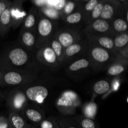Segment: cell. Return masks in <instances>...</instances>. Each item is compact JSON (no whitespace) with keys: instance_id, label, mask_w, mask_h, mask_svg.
I'll return each mask as SVG.
<instances>
[{"instance_id":"cell-1","label":"cell","mask_w":128,"mask_h":128,"mask_svg":"<svg viewBox=\"0 0 128 128\" xmlns=\"http://www.w3.org/2000/svg\"><path fill=\"white\" fill-rule=\"evenodd\" d=\"M3 69L37 72L38 68L32 60L31 52L20 44H14L0 55V70Z\"/></svg>"},{"instance_id":"cell-2","label":"cell","mask_w":128,"mask_h":128,"mask_svg":"<svg viewBox=\"0 0 128 128\" xmlns=\"http://www.w3.org/2000/svg\"><path fill=\"white\" fill-rule=\"evenodd\" d=\"M86 56L92 69L97 71L106 70L109 66L116 61H128L120 54L113 53L90 42Z\"/></svg>"},{"instance_id":"cell-3","label":"cell","mask_w":128,"mask_h":128,"mask_svg":"<svg viewBox=\"0 0 128 128\" xmlns=\"http://www.w3.org/2000/svg\"><path fill=\"white\" fill-rule=\"evenodd\" d=\"M38 78L37 72L22 70H0V85L6 87H24Z\"/></svg>"},{"instance_id":"cell-4","label":"cell","mask_w":128,"mask_h":128,"mask_svg":"<svg viewBox=\"0 0 128 128\" xmlns=\"http://www.w3.org/2000/svg\"><path fill=\"white\" fill-rule=\"evenodd\" d=\"M56 30V21L39 14V20L36 29V50H37L44 45L49 43Z\"/></svg>"},{"instance_id":"cell-5","label":"cell","mask_w":128,"mask_h":128,"mask_svg":"<svg viewBox=\"0 0 128 128\" xmlns=\"http://www.w3.org/2000/svg\"><path fill=\"white\" fill-rule=\"evenodd\" d=\"M80 104V100L74 92L64 91L58 99L56 106L63 116H71L74 114Z\"/></svg>"},{"instance_id":"cell-6","label":"cell","mask_w":128,"mask_h":128,"mask_svg":"<svg viewBox=\"0 0 128 128\" xmlns=\"http://www.w3.org/2000/svg\"><path fill=\"white\" fill-rule=\"evenodd\" d=\"M89 42L86 39L66 48L64 50V57L62 66H66L78 59L86 57Z\"/></svg>"},{"instance_id":"cell-7","label":"cell","mask_w":128,"mask_h":128,"mask_svg":"<svg viewBox=\"0 0 128 128\" xmlns=\"http://www.w3.org/2000/svg\"><path fill=\"white\" fill-rule=\"evenodd\" d=\"M53 36L64 49L83 40L78 30L68 27L57 29Z\"/></svg>"},{"instance_id":"cell-8","label":"cell","mask_w":128,"mask_h":128,"mask_svg":"<svg viewBox=\"0 0 128 128\" xmlns=\"http://www.w3.org/2000/svg\"><path fill=\"white\" fill-rule=\"evenodd\" d=\"M35 58L38 62L50 68L58 70L61 67L56 54L49 43L36 50Z\"/></svg>"},{"instance_id":"cell-9","label":"cell","mask_w":128,"mask_h":128,"mask_svg":"<svg viewBox=\"0 0 128 128\" xmlns=\"http://www.w3.org/2000/svg\"><path fill=\"white\" fill-rule=\"evenodd\" d=\"M28 101L37 105L42 104L49 96V89L44 85L35 84L26 86L22 88Z\"/></svg>"},{"instance_id":"cell-10","label":"cell","mask_w":128,"mask_h":128,"mask_svg":"<svg viewBox=\"0 0 128 128\" xmlns=\"http://www.w3.org/2000/svg\"><path fill=\"white\" fill-rule=\"evenodd\" d=\"M28 102L23 90L21 88L11 91L8 95L6 99V104L10 111L19 113H20L28 104Z\"/></svg>"},{"instance_id":"cell-11","label":"cell","mask_w":128,"mask_h":128,"mask_svg":"<svg viewBox=\"0 0 128 128\" xmlns=\"http://www.w3.org/2000/svg\"><path fill=\"white\" fill-rule=\"evenodd\" d=\"M26 121H29L30 124L38 126L45 118L44 111L38 105L28 104L20 112Z\"/></svg>"},{"instance_id":"cell-12","label":"cell","mask_w":128,"mask_h":128,"mask_svg":"<svg viewBox=\"0 0 128 128\" xmlns=\"http://www.w3.org/2000/svg\"><path fill=\"white\" fill-rule=\"evenodd\" d=\"M84 33L85 35H104L113 38L110 22L100 18L86 25L84 30Z\"/></svg>"},{"instance_id":"cell-13","label":"cell","mask_w":128,"mask_h":128,"mask_svg":"<svg viewBox=\"0 0 128 128\" xmlns=\"http://www.w3.org/2000/svg\"><path fill=\"white\" fill-rule=\"evenodd\" d=\"M23 2L24 1H22V0L14 1H12L11 6H10L11 19V28L14 30L22 24L24 20L27 15L22 6Z\"/></svg>"},{"instance_id":"cell-14","label":"cell","mask_w":128,"mask_h":128,"mask_svg":"<svg viewBox=\"0 0 128 128\" xmlns=\"http://www.w3.org/2000/svg\"><path fill=\"white\" fill-rule=\"evenodd\" d=\"M86 40L90 43L96 45L108 50L111 52L119 54L116 52L114 45L113 38L111 36H104V35H85Z\"/></svg>"},{"instance_id":"cell-15","label":"cell","mask_w":128,"mask_h":128,"mask_svg":"<svg viewBox=\"0 0 128 128\" xmlns=\"http://www.w3.org/2000/svg\"><path fill=\"white\" fill-rule=\"evenodd\" d=\"M19 44L32 52L36 51V30H21L19 35Z\"/></svg>"},{"instance_id":"cell-16","label":"cell","mask_w":128,"mask_h":128,"mask_svg":"<svg viewBox=\"0 0 128 128\" xmlns=\"http://www.w3.org/2000/svg\"><path fill=\"white\" fill-rule=\"evenodd\" d=\"M66 66V72L70 74L83 73L90 68H92L87 56L72 61Z\"/></svg>"},{"instance_id":"cell-17","label":"cell","mask_w":128,"mask_h":128,"mask_svg":"<svg viewBox=\"0 0 128 128\" xmlns=\"http://www.w3.org/2000/svg\"><path fill=\"white\" fill-rule=\"evenodd\" d=\"M39 20V9L32 6L24 20L21 26V30H36Z\"/></svg>"},{"instance_id":"cell-18","label":"cell","mask_w":128,"mask_h":128,"mask_svg":"<svg viewBox=\"0 0 128 128\" xmlns=\"http://www.w3.org/2000/svg\"><path fill=\"white\" fill-rule=\"evenodd\" d=\"M11 28V19L10 7L6 9L0 16V36L6 37Z\"/></svg>"},{"instance_id":"cell-19","label":"cell","mask_w":128,"mask_h":128,"mask_svg":"<svg viewBox=\"0 0 128 128\" xmlns=\"http://www.w3.org/2000/svg\"><path fill=\"white\" fill-rule=\"evenodd\" d=\"M7 120L8 128H25L28 124L23 116L19 112L10 111Z\"/></svg>"},{"instance_id":"cell-20","label":"cell","mask_w":128,"mask_h":128,"mask_svg":"<svg viewBox=\"0 0 128 128\" xmlns=\"http://www.w3.org/2000/svg\"><path fill=\"white\" fill-rule=\"evenodd\" d=\"M111 30L113 37L119 34L128 32V21L121 16L115 18L110 22Z\"/></svg>"},{"instance_id":"cell-21","label":"cell","mask_w":128,"mask_h":128,"mask_svg":"<svg viewBox=\"0 0 128 128\" xmlns=\"http://www.w3.org/2000/svg\"><path fill=\"white\" fill-rule=\"evenodd\" d=\"M128 61H119L113 62L106 70L107 75L110 76H118L122 74L127 69Z\"/></svg>"},{"instance_id":"cell-22","label":"cell","mask_w":128,"mask_h":128,"mask_svg":"<svg viewBox=\"0 0 128 128\" xmlns=\"http://www.w3.org/2000/svg\"><path fill=\"white\" fill-rule=\"evenodd\" d=\"M114 45L118 53L128 47V32L116 35L113 38Z\"/></svg>"},{"instance_id":"cell-23","label":"cell","mask_w":128,"mask_h":128,"mask_svg":"<svg viewBox=\"0 0 128 128\" xmlns=\"http://www.w3.org/2000/svg\"><path fill=\"white\" fill-rule=\"evenodd\" d=\"M49 44L50 45L52 50H53L54 52L56 54L59 62L62 66V62H63L64 57V50L62 45L60 44V42L55 38L54 36H52V38L50 40L49 42Z\"/></svg>"},{"instance_id":"cell-24","label":"cell","mask_w":128,"mask_h":128,"mask_svg":"<svg viewBox=\"0 0 128 128\" xmlns=\"http://www.w3.org/2000/svg\"><path fill=\"white\" fill-rule=\"evenodd\" d=\"M39 14L54 21L62 20V16L60 11L50 7H43L39 9Z\"/></svg>"},{"instance_id":"cell-25","label":"cell","mask_w":128,"mask_h":128,"mask_svg":"<svg viewBox=\"0 0 128 128\" xmlns=\"http://www.w3.org/2000/svg\"><path fill=\"white\" fill-rule=\"evenodd\" d=\"M62 21L70 25L79 24L82 22L84 23V16L80 8L70 14L64 18Z\"/></svg>"},{"instance_id":"cell-26","label":"cell","mask_w":128,"mask_h":128,"mask_svg":"<svg viewBox=\"0 0 128 128\" xmlns=\"http://www.w3.org/2000/svg\"><path fill=\"white\" fill-rule=\"evenodd\" d=\"M104 3V0H99L98 3L96 4L94 8L91 11L88 17L87 18V19L84 22L86 26L100 18V16H101V13H102V8H103Z\"/></svg>"},{"instance_id":"cell-27","label":"cell","mask_w":128,"mask_h":128,"mask_svg":"<svg viewBox=\"0 0 128 128\" xmlns=\"http://www.w3.org/2000/svg\"><path fill=\"white\" fill-rule=\"evenodd\" d=\"M80 128H100L94 120L86 118L82 115L72 118Z\"/></svg>"},{"instance_id":"cell-28","label":"cell","mask_w":128,"mask_h":128,"mask_svg":"<svg viewBox=\"0 0 128 128\" xmlns=\"http://www.w3.org/2000/svg\"><path fill=\"white\" fill-rule=\"evenodd\" d=\"M111 89V83L106 80H100L95 82L92 87V91L96 95H102L107 93Z\"/></svg>"},{"instance_id":"cell-29","label":"cell","mask_w":128,"mask_h":128,"mask_svg":"<svg viewBox=\"0 0 128 128\" xmlns=\"http://www.w3.org/2000/svg\"><path fill=\"white\" fill-rule=\"evenodd\" d=\"M99 2V0H88V1H81L80 4V9L82 11L84 16V22L87 19L91 11L93 10L95 6Z\"/></svg>"},{"instance_id":"cell-30","label":"cell","mask_w":128,"mask_h":128,"mask_svg":"<svg viewBox=\"0 0 128 128\" xmlns=\"http://www.w3.org/2000/svg\"><path fill=\"white\" fill-rule=\"evenodd\" d=\"M80 2H81V1H77V0H76V1H67L66 4L64 6L63 9L61 12L62 20L64 18L76 11L80 7Z\"/></svg>"},{"instance_id":"cell-31","label":"cell","mask_w":128,"mask_h":128,"mask_svg":"<svg viewBox=\"0 0 128 128\" xmlns=\"http://www.w3.org/2000/svg\"><path fill=\"white\" fill-rule=\"evenodd\" d=\"M37 127L38 128H60L59 120L52 116L46 118Z\"/></svg>"},{"instance_id":"cell-32","label":"cell","mask_w":128,"mask_h":128,"mask_svg":"<svg viewBox=\"0 0 128 128\" xmlns=\"http://www.w3.org/2000/svg\"><path fill=\"white\" fill-rule=\"evenodd\" d=\"M97 112V106L94 102H90L84 106L82 108V116L86 118L94 120V116H96Z\"/></svg>"},{"instance_id":"cell-33","label":"cell","mask_w":128,"mask_h":128,"mask_svg":"<svg viewBox=\"0 0 128 128\" xmlns=\"http://www.w3.org/2000/svg\"><path fill=\"white\" fill-rule=\"evenodd\" d=\"M60 128H80L73 119L62 117L59 120Z\"/></svg>"},{"instance_id":"cell-34","label":"cell","mask_w":128,"mask_h":128,"mask_svg":"<svg viewBox=\"0 0 128 128\" xmlns=\"http://www.w3.org/2000/svg\"><path fill=\"white\" fill-rule=\"evenodd\" d=\"M12 1L9 0H0V16L4 11L11 6Z\"/></svg>"},{"instance_id":"cell-35","label":"cell","mask_w":128,"mask_h":128,"mask_svg":"<svg viewBox=\"0 0 128 128\" xmlns=\"http://www.w3.org/2000/svg\"><path fill=\"white\" fill-rule=\"evenodd\" d=\"M0 128H8V120L6 118L0 116Z\"/></svg>"},{"instance_id":"cell-36","label":"cell","mask_w":128,"mask_h":128,"mask_svg":"<svg viewBox=\"0 0 128 128\" xmlns=\"http://www.w3.org/2000/svg\"><path fill=\"white\" fill-rule=\"evenodd\" d=\"M25 128H38V127H37V126H34V125L28 124L27 125V126H26V127Z\"/></svg>"}]
</instances>
